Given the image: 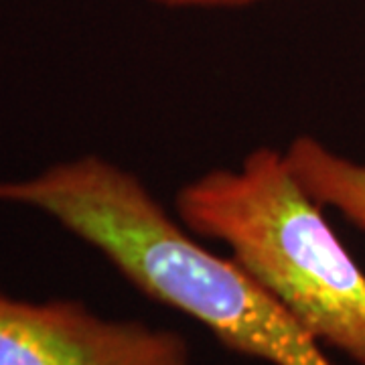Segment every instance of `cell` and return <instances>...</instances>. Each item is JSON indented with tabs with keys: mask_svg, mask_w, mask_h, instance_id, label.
<instances>
[{
	"mask_svg": "<svg viewBox=\"0 0 365 365\" xmlns=\"http://www.w3.org/2000/svg\"><path fill=\"white\" fill-rule=\"evenodd\" d=\"M0 201L53 217L146 297L199 321L232 351L272 365H335L244 266L201 246L116 163L88 155L0 182Z\"/></svg>",
	"mask_w": 365,
	"mask_h": 365,
	"instance_id": "obj_1",
	"label": "cell"
},
{
	"mask_svg": "<svg viewBox=\"0 0 365 365\" xmlns=\"http://www.w3.org/2000/svg\"><path fill=\"white\" fill-rule=\"evenodd\" d=\"M179 222L227 246L314 341L365 365V272L294 179L284 153L252 150L235 169L182 185Z\"/></svg>",
	"mask_w": 365,
	"mask_h": 365,
	"instance_id": "obj_2",
	"label": "cell"
},
{
	"mask_svg": "<svg viewBox=\"0 0 365 365\" xmlns=\"http://www.w3.org/2000/svg\"><path fill=\"white\" fill-rule=\"evenodd\" d=\"M0 365H191L181 333L108 319L79 300H25L0 290Z\"/></svg>",
	"mask_w": 365,
	"mask_h": 365,
	"instance_id": "obj_3",
	"label": "cell"
},
{
	"mask_svg": "<svg viewBox=\"0 0 365 365\" xmlns=\"http://www.w3.org/2000/svg\"><path fill=\"white\" fill-rule=\"evenodd\" d=\"M282 153L311 199L365 232V163L337 155L313 136H297Z\"/></svg>",
	"mask_w": 365,
	"mask_h": 365,
	"instance_id": "obj_4",
	"label": "cell"
},
{
	"mask_svg": "<svg viewBox=\"0 0 365 365\" xmlns=\"http://www.w3.org/2000/svg\"><path fill=\"white\" fill-rule=\"evenodd\" d=\"M163 6H175V9H187V6H197V9H215V6H244L252 4L256 0H150Z\"/></svg>",
	"mask_w": 365,
	"mask_h": 365,
	"instance_id": "obj_5",
	"label": "cell"
}]
</instances>
